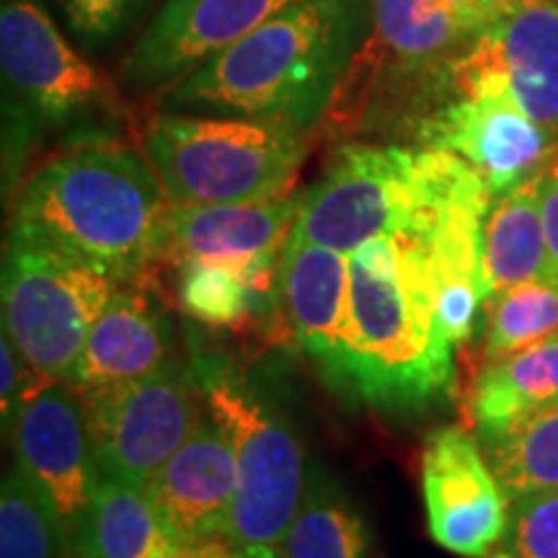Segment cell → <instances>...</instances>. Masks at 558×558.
<instances>
[{
	"instance_id": "obj_1",
	"label": "cell",
	"mask_w": 558,
	"mask_h": 558,
	"mask_svg": "<svg viewBox=\"0 0 558 558\" xmlns=\"http://www.w3.org/2000/svg\"><path fill=\"white\" fill-rule=\"evenodd\" d=\"M373 34V0H300L158 96L160 109L313 132Z\"/></svg>"
},
{
	"instance_id": "obj_2",
	"label": "cell",
	"mask_w": 558,
	"mask_h": 558,
	"mask_svg": "<svg viewBox=\"0 0 558 558\" xmlns=\"http://www.w3.org/2000/svg\"><path fill=\"white\" fill-rule=\"evenodd\" d=\"M452 380L429 239L396 233L362 243L349 254V313L331 388L411 414L448 399Z\"/></svg>"
},
{
	"instance_id": "obj_3",
	"label": "cell",
	"mask_w": 558,
	"mask_h": 558,
	"mask_svg": "<svg viewBox=\"0 0 558 558\" xmlns=\"http://www.w3.org/2000/svg\"><path fill=\"white\" fill-rule=\"evenodd\" d=\"M169 205L145 150L83 140L29 173L9 235L137 284L158 264Z\"/></svg>"
},
{
	"instance_id": "obj_4",
	"label": "cell",
	"mask_w": 558,
	"mask_h": 558,
	"mask_svg": "<svg viewBox=\"0 0 558 558\" xmlns=\"http://www.w3.org/2000/svg\"><path fill=\"white\" fill-rule=\"evenodd\" d=\"M478 184L484 177L456 153L349 140L300 194L292 235L341 254L380 235H429L445 209Z\"/></svg>"
},
{
	"instance_id": "obj_5",
	"label": "cell",
	"mask_w": 558,
	"mask_h": 558,
	"mask_svg": "<svg viewBox=\"0 0 558 558\" xmlns=\"http://www.w3.org/2000/svg\"><path fill=\"white\" fill-rule=\"evenodd\" d=\"M439 0H373V34L333 99V135L409 137L458 86L481 39Z\"/></svg>"
},
{
	"instance_id": "obj_6",
	"label": "cell",
	"mask_w": 558,
	"mask_h": 558,
	"mask_svg": "<svg viewBox=\"0 0 558 558\" xmlns=\"http://www.w3.org/2000/svg\"><path fill=\"white\" fill-rule=\"evenodd\" d=\"M0 70L5 190L45 132L107 140L120 122L117 86L70 45L39 0H3Z\"/></svg>"
},
{
	"instance_id": "obj_7",
	"label": "cell",
	"mask_w": 558,
	"mask_h": 558,
	"mask_svg": "<svg viewBox=\"0 0 558 558\" xmlns=\"http://www.w3.org/2000/svg\"><path fill=\"white\" fill-rule=\"evenodd\" d=\"M143 150L171 205H235L290 194L308 158L311 132L160 109L145 122Z\"/></svg>"
},
{
	"instance_id": "obj_8",
	"label": "cell",
	"mask_w": 558,
	"mask_h": 558,
	"mask_svg": "<svg viewBox=\"0 0 558 558\" xmlns=\"http://www.w3.org/2000/svg\"><path fill=\"white\" fill-rule=\"evenodd\" d=\"M190 367L207 416L228 437L239 463V492L222 533L279 550L308 484L303 442L259 383L226 354L199 352Z\"/></svg>"
},
{
	"instance_id": "obj_9",
	"label": "cell",
	"mask_w": 558,
	"mask_h": 558,
	"mask_svg": "<svg viewBox=\"0 0 558 558\" xmlns=\"http://www.w3.org/2000/svg\"><path fill=\"white\" fill-rule=\"evenodd\" d=\"M120 282L58 251L5 235L3 331L45 378L73 383L96 318Z\"/></svg>"
},
{
	"instance_id": "obj_10",
	"label": "cell",
	"mask_w": 558,
	"mask_h": 558,
	"mask_svg": "<svg viewBox=\"0 0 558 558\" xmlns=\"http://www.w3.org/2000/svg\"><path fill=\"white\" fill-rule=\"evenodd\" d=\"M411 143L456 153L484 177L492 197L535 177L558 153L556 140L520 107L481 45L460 65L456 90L418 122Z\"/></svg>"
},
{
	"instance_id": "obj_11",
	"label": "cell",
	"mask_w": 558,
	"mask_h": 558,
	"mask_svg": "<svg viewBox=\"0 0 558 558\" xmlns=\"http://www.w3.org/2000/svg\"><path fill=\"white\" fill-rule=\"evenodd\" d=\"M78 399L99 476L135 488L148 486L207 414L192 367L179 360Z\"/></svg>"
},
{
	"instance_id": "obj_12",
	"label": "cell",
	"mask_w": 558,
	"mask_h": 558,
	"mask_svg": "<svg viewBox=\"0 0 558 558\" xmlns=\"http://www.w3.org/2000/svg\"><path fill=\"white\" fill-rule=\"evenodd\" d=\"M295 3L300 0H166L122 60V88L135 96H163Z\"/></svg>"
},
{
	"instance_id": "obj_13",
	"label": "cell",
	"mask_w": 558,
	"mask_h": 558,
	"mask_svg": "<svg viewBox=\"0 0 558 558\" xmlns=\"http://www.w3.org/2000/svg\"><path fill=\"white\" fill-rule=\"evenodd\" d=\"M422 497L429 538L450 554L486 558L507 535V494L463 427H437L424 439Z\"/></svg>"
},
{
	"instance_id": "obj_14",
	"label": "cell",
	"mask_w": 558,
	"mask_h": 558,
	"mask_svg": "<svg viewBox=\"0 0 558 558\" xmlns=\"http://www.w3.org/2000/svg\"><path fill=\"white\" fill-rule=\"evenodd\" d=\"M16 465L45 488L73 538L99 484L78 393L45 380L21 403L9 432Z\"/></svg>"
},
{
	"instance_id": "obj_15",
	"label": "cell",
	"mask_w": 558,
	"mask_h": 558,
	"mask_svg": "<svg viewBox=\"0 0 558 558\" xmlns=\"http://www.w3.org/2000/svg\"><path fill=\"white\" fill-rule=\"evenodd\" d=\"M300 194L235 205H169L158 264L205 259L279 284V256L298 218Z\"/></svg>"
},
{
	"instance_id": "obj_16",
	"label": "cell",
	"mask_w": 558,
	"mask_h": 558,
	"mask_svg": "<svg viewBox=\"0 0 558 558\" xmlns=\"http://www.w3.org/2000/svg\"><path fill=\"white\" fill-rule=\"evenodd\" d=\"M143 492L173 541L222 533L239 492V463L218 424L205 414Z\"/></svg>"
},
{
	"instance_id": "obj_17",
	"label": "cell",
	"mask_w": 558,
	"mask_h": 558,
	"mask_svg": "<svg viewBox=\"0 0 558 558\" xmlns=\"http://www.w3.org/2000/svg\"><path fill=\"white\" fill-rule=\"evenodd\" d=\"M279 303L292 339L333 386L349 313V254L290 233L279 256Z\"/></svg>"
},
{
	"instance_id": "obj_18",
	"label": "cell",
	"mask_w": 558,
	"mask_h": 558,
	"mask_svg": "<svg viewBox=\"0 0 558 558\" xmlns=\"http://www.w3.org/2000/svg\"><path fill=\"white\" fill-rule=\"evenodd\" d=\"M173 360L179 357L173 349L171 318L145 290L120 284L88 333L70 388L81 393L135 380Z\"/></svg>"
},
{
	"instance_id": "obj_19",
	"label": "cell",
	"mask_w": 558,
	"mask_h": 558,
	"mask_svg": "<svg viewBox=\"0 0 558 558\" xmlns=\"http://www.w3.org/2000/svg\"><path fill=\"white\" fill-rule=\"evenodd\" d=\"M478 45L520 107L558 143V3L514 0Z\"/></svg>"
},
{
	"instance_id": "obj_20",
	"label": "cell",
	"mask_w": 558,
	"mask_h": 558,
	"mask_svg": "<svg viewBox=\"0 0 558 558\" xmlns=\"http://www.w3.org/2000/svg\"><path fill=\"white\" fill-rule=\"evenodd\" d=\"M554 407H558V333L512 357L486 362L469 399L476 435Z\"/></svg>"
},
{
	"instance_id": "obj_21",
	"label": "cell",
	"mask_w": 558,
	"mask_h": 558,
	"mask_svg": "<svg viewBox=\"0 0 558 558\" xmlns=\"http://www.w3.org/2000/svg\"><path fill=\"white\" fill-rule=\"evenodd\" d=\"M488 298L530 279L548 277V246L541 215V171L499 197L484 220Z\"/></svg>"
},
{
	"instance_id": "obj_22",
	"label": "cell",
	"mask_w": 558,
	"mask_h": 558,
	"mask_svg": "<svg viewBox=\"0 0 558 558\" xmlns=\"http://www.w3.org/2000/svg\"><path fill=\"white\" fill-rule=\"evenodd\" d=\"M173 538L143 488L99 478L73 533L75 558H160Z\"/></svg>"
},
{
	"instance_id": "obj_23",
	"label": "cell",
	"mask_w": 558,
	"mask_h": 558,
	"mask_svg": "<svg viewBox=\"0 0 558 558\" xmlns=\"http://www.w3.org/2000/svg\"><path fill=\"white\" fill-rule=\"evenodd\" d=\"M181 311L209 329L239 331L284 316L279 284H264L228 264L190 259L173 264Z\"/></svg>"
},
{
	"instance_id": "obj_24",
	"label": "cell",
	"mask_w": 558,
	"mask_h": 558,
	"mask_svg": "<svg viewBox=\"0 0 558 558\" xmlns=\"http://www.w3.org/2000/svg\"><path fill=\"white\" fill-rule=\"evenodd\" d=\"M282 558H373L365 514L316 463L308 465L303 505L279 548Z\"/></svg>"
},
{
	"instance_id": "obj_25",
	"label": "cell",
	"mask_w": 558,
	"mask_h": 558,
	"mask_svg": "<svg viewBox=\"0 0 558 558\" xmlns=\"http://www.w3.org/2000/svg\"><path fill=\"white\" fill-rule=\"evenodd\" d=\"M476 437L509 505L558 488V407Z\"/></svg>"
},
{
	"instance_id": "obj_26",
	"label": "cell",
	"mask_w": 558,
	"mask_h": 558,
	"mask_svg": "<svg viewBox=\"0 0 558 558\" xmlns=\"http://www.w3.org/2000/svg\"><path fill=\"white\" fill-rule=\"evenodd\" d=\"M73 538L58 507L19 465L0 486V558H68Z\"/></svg>"
},
{
	"instance_id": "obj_27",
	"label": "cell",
	"mask_w": 558,
	"mask_h": 558,
	"mask_svg": "<svg viewBox=\"0 0 558 558\" xmlns=\"http://www.w3.org/2000/svg\"><path fill=\"white\" fill-rule=\"evenodd\" d=\"M558 333V279L541 277L501 290L486 303L484 360L497 362Z\"/></svg>"
},
{
	"instance_id": "obj_28",
	"label": "cell",
	"mask_w": 558,
	"mask_h": 558,
	"mask_svg": "<svg viewBox=\"0 0 558 558\" xmlns=\"http://www.w3.org/2000/svg\"><path fill=\"white\" fill-rule=\"evenodd\" d=\"M507 543L518 558H558V488L509 505Z\"/></svg>"
},
{
	"instance_id": "obj_29",
	"label": "cell",
	"mask_w": 558,
	"mask_h": 558,
	"mask_svg": "<svg viewBox=\"0 0 558 558\" xmlns=\"http://www.w3.org/2000/svg\"><path fill=\"white\" fill-rule=\"evenodd\" d=\"M148 3L150 0H62L70 29L86 45H104L122 34Z\"/></svg>"
},
{
	"instance_id": "obj_30",
	"label": "cell",
	"mask_w": 558,
	"mask_h": 558,
	"mask_svg": "<svg viewBox=\"0 0 558 558\" xmlns=\"http://www.w3.org/2000/svg\"><path fill=\"white\" fill-rule=\"evenodd\" d=\"M45 375L32 367V362L21 354V349L13 344V339L3 331L0 339V411H3V437H9L21 403L34 388L41 386Z\"/></svg>"
},
{
	"instance_id": "obj_31",
	"label": "cell",
	"mask_w": 558,
	"mask_h": 558,
	"mask_svg": "<svg viewBox=\"0 0 558 558\" xmlns=\"http://www.w3.org/2000/svg\"><path fill=\"white\" fill-rule=\"evenodd\" d=\"M160 558H282L275 548L246 546L226 533L202 535L192 541H173Z\"/></svg>"
},
{
	"instance_id": "obj_32",
	"label": "cell",
	"mask_w": 558,
	"mask_h": 558,
	"mask_svg": "<svg viewBox=\"0 0 558 558\" xmlns=\"http://www.w3.org/2000/svg\"><path fill=\"white\" fill-rule=\"evenodd\" d=\"M541 215L548 246V277L558 279V153L541 171Z\"/></svg>"
},
{
	"instance_id": "obj_33",
	"label": "cell",
	"mask_w": 558,
	"mask_h": 558,
	"mask_svg": "<svg viewBox=\"0 0 558 558\" xmlns=\"http://www.w3.org/2000/svg\"><path fill=\"white\" fill-rule=\"evenodd\" d=\"M439 3H445L448 9L456 11L465 24L473 26V29L488 32L501 16H505L514 0H439Z\"/></svg>"
},
{
	"instance_id": "obj_34",
	"label": "cell",
	"mask_w": 558,
	"mask_h": 558,
	"mask_svg": "<svg viewBox=\"0 0 558 558\" xmlns=\"http://www.w3.org/2000/svg\"><path fill=\"white\" fill-rule=\"evenodd\" d=\"M492 558H518L514 554H507V550H501V554H494Z\"/></svg>"
},
{
	"instance_id": "obj_35",
	"label": "cell",
	"mask_w": 558,
	"mask_h": 558,
	"mask_svg": "<svg viewBox=\"0 0 558 558\" xmlns=\"http://www.w3.org/2000/svg\"><path fill=\"white\" fill-rule=\"evenodd\" d=\"M554 3H558V0H554Z\"/></svg>"
}]
</instances>
